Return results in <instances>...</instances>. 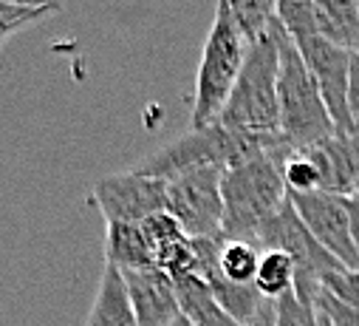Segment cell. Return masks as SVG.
<instances>
[{
	"label": "cell",
	"mask_w": 359,
	"mask_h": 326,
	"mask_svg": "<svg viewBox=\"0 0 359 326\" xmlns=\"http://www.w3.org/2000/svg\"><path fill=\"white\" fill-rule=\"evenodd\" d=\"M122 278H125L128 298H130L139 326H170L172 320L182 318L178 298H175V284L164 270L158 267L125 270Z\"/></svg>",
	"instance_id": "8fae6325"
},
{
	"label": "cell",
	"mask_w": 359,
	"mask_h": 326,
	"mask_svg": "<svg viewBox=\"0 0 359 326\" xmlns=\"http://www.w3.org/2000/svg\"><path fill=\"white\" fill-rule=\"evenodd\" d=\"M314 309H317V315L328 326H359V309L356 306H348L345 301H339L337 295H331L325 287L317 292Z\"/></svg>",
	"instance_id": "cb8c5ba5"
},
{
	"label": "cell",
	"mask_w": 359,
	"mask_h": 326,
	"mask_svg": "<svg viewBox=\"0 0 359 326\" xmlns=\"http://www.w3.org/2000/svg\"><path fill=\"white\" fill-rule=\"evenodd\" d=\"M278 71H280L278 40L272 34V26H269L263 37L249 43L238 83L215 122L224 125L226 131L266 142L283 139L280 108H278Z\"/></svg>",
	"instance_id": "7a4b0ae2"
},
{
	"label": "cell",
	"mask_w": 359,
	"mask_h": 326,
	"mask_svg": "<svg viewBox=\"0 0 359 326\" xmlns=\"http://www.w3.org/2000/svg\"><path fill=\"white\" fill-rule=\"evenodd\" d=\"M348 210H351V230H353V241L359 247V196L348 199Z\"/></svg>",
	"instance_id": "f546056e"
},
{
	"label": "cell",
	"mask_w": 359,
	"mask_h": 326,
	"mask_svg": "<svg viewBox=\"0 0 359 326\" xmlns=\"http://www.w3.org/2000/svg\"><path fill=\"white\" fill-rule=\"evenodd\" d=\"M255 247L257 250H283L292 256V261H294V295L306 306H314V298L323 289L325 275L345 270L309 233V227L300 221L289 196L272 219L263 221V227L255 235Z\"/></svg>",
	"instance_id": "8992f818"
},
{
	"label": "cell",
	"mask_w": 359,
	"mask_h": 326,
	"mask_svg": "<svg viewBox=\"0 0 359 326\" xmlns=\"http://www.w3.org/2000/svg\"><path fill=\"white\" fill-rule=\"evenodd\" d=\"M353 196H359V179H356V190H353Z\"/></svg>",
	"instance_id": "1f68e13d"
},
{
	"label": "cell",
	"mask_w": 359,
	"mask_h": 326,
	"mask_svg": "<svg viewBox=\"0 0 359 326\" xmlns=\"http://www.w3.org/2000/svg\"><path fill=\"white\" fill-rule=\"evenodd\" d=\"M303 153L317 165L323 179V193L351 199L359 179V131L353 133H334Z\"/></svg>",
	"instance_id": "7c38bea8"
},
{
	"label": "cell",
	"mask_w": 359,
	"mask_h": 326,
	"mask_svg": "<svg viewBox=\"0 0 359 326\" xmlns=\"http://www.w3.org/2000/svg\"><path fill=\"white\" fill-rule=\"evenodd\" d=\"M15 6H32V9H60L62 0H6Z\"/></svg>",
	"instance_id": "f1b7e54d"
},
{
	"label": "cell",
	"mask_w": 359,
	"mask_h": 326,
	"mask_svg": "<svg viewBox=\"0 0 359 326\" xmlns=\"http://www.w3.org/2000/svg\"><path fill=\"white\" fill-rule=\"evenodd\" d=\"M286 139H255V136H243L235 131H226L224 125L212 122L207 128H190L184 136L172 139L170 145L158 148L156 153H150L144 162L133 168L142 176H153V179H175L190 171H201V168H221L229 171L241 162L272 150L275 145H280Z\"/></svg>",
	"instance_id": "3957f363"
},
{
	"label": "cell",
	"mask_w": 359,
	"mask_h": 326,
	"mask_svg": "<svg viewBox=\"0 0 359 326\" xmlns=\"http://www.w3.org/2000/svg\"><path fill=\"white\" fill-rule=\"evenodd\" d=\"M348 108L353 122L359 125V51L351 54V79H348Z\"/></svg>",
	"instance_id": "4316f807"
},
{
	"label": "cell",
	"mask_w": 359,
	"mask_h": 326,
	"mask_svg": "<svg viewBox=\"0 0 359 326\" xmlns=\"http://www.w3.org/2000/svg\"><path fill=\"white\" fill-rule=\"evenodd\" d=\"M204 281H207L210 289L215 292L221 309H224L238 326L249 323V320L263 309V304H266V298L257 292L255 284H229V281L221 275V270H215V273L207 275Z\"/></svg>",
	"instance_id": "e0dca14e"
},
{
	"label": "cell",
	"mask_w": 359,
	"mask_h": 326,
	"mask_svg": "<svg viewBox=\"0 0 359 326\" xmlns=\"http://www.w3.org/2000/svg\"><path fill=\"white\" fill-rule=\"evenodd\" d=\"M175 284V298H178V309L182 315L193 323V326H238L218 304L215 292L210 289V284L198 275H182L172 278Z\"/></svg>",
	"instance_id": "9a60e30c"
},
{
	"label": "cell",
	"mask_w": 359,
	"mask_h": 326,
	"mask_svg": "<svg viewBox=\"0 0 359 326\" xmlns=\"http://www.w3.org/2000/svg\"><path fill=\"white\" fill-rule=\"evenodd\" d=\"M226 9L232 12L235 23L246 34V40H257L269 32V26L275 23V9L278 0H224Z\"/></svg>",
	"instance_id": "ffe728a7"
},
{
	"label": "cell",
	"mask_w": 359,
	"mask_h": 326,
	"mask_svg": "<svg viewBox=\"0 0 359 326\" xmlns=\"http://www.w3.org/2000/svg\"><path fill=\"white\" fill-rule=\"evenodd\" d=\"M300 221L309 227V233L323 244V247L345 267V270H359V247L353 241L351 230V210L345 196L334 193H303V196H289Z\"/></svg>",
	"instance_id": "30bf717a"
},
{
	"label": "cell",
	"mask_w": 359,
	"mask_h": 326,
	"mask_svg": "<svg viewBox=\"0 0 359 326\" xmlns=\"http://www.w3.org/2000/svg\"><path fill=\"white\" fill-rule=\"evenodd\" d=\"M105 264H114L122 273L156 267V253L139 224L105 221Z\"/></svg>",
	"instance_id": "5bb4252c"
},
{
	"label": "cell",
	"mask_w": 359,
	"mask_h": 326,
	"mask_svg": "<svg viewBox=\"0 0 359 326\" xmlns=\"http://www.w3.org/2000/svg\"><path fill=\"white\" fill-rule=\"evenodd\" d=\"M170 326H193V323H190V320H187V318H184V315H182V318H178V320H172V323H170Z\"/></svg>",
	"instance_id": "4dcf8cb0"
},
{
	"label": "cell",
	"mask_w": 359,
	"mask_h": 326,
	"mask_svg": "<svg viewBox=\"0 0 359 326\" xmlns=\"http://www.w3.org/2000/svg\"><path fill=\"white\" fill-rule=\"evenodd\" d=\"M224 171L201 168L167 182V213L187 238H212L224 230Z\"/></svg>",
	"instance_id": "52a82bcc"
},
{
	"label": "cell",
	"mask_w": 359,
	"mask_h": 326,
	"mask_svg": "<svg viewBox=\"0 0 359 326\" xmlns=\"http://www.w3.org/2000/svg\"><path fill=\"white\" fill-rule=\"evenodd\" d=\"M255 287L266 301H280L294 292V261L283 250H260Z\"/></svg>",
	"instance_id": "ac0fdd59"
},
{
	"label": "cell",
	"mask_w": 359,
	"mask_h": 326,
	"mask_svg": "<svg viewBox=\"0 0 359 326\" xmlns=\"http://www.w3.org/2000/svg\"><path fill=\"white\" fill-rule=\"evenodd\" d=\"M283 182H286V193L289 196H303V193H320L323 190L320 171L303 150H292L289 153L286 165H283Z\"/></svg>",
	"instance_id": "7402d4cb"
},
{
	"label": "cell",
	"mask_w": 359,
	"mask_h": 326,
	"mask_svg": "<svg viewBox=\"0 0 359 326\" xmlns=\"http://www.w3.org/2000/svg\"><path fill=\"white\" fill-rule=\"evenodd\" d=\"M246 48H249L246 34L235 23L224 0H218L210 34L204 40L201 63L196 71V97H193V111H190V128H207L218 119V114L224 111L238 83V74L246 60Z\"/></svg>",
	"instance_id": "5b68a950"
},
{
	"label": "cell",
	"mask_w": 359,
	"mask_h": 326,
	"mask_svg": "<svg viewBox=\"0 0 359 326\" xmlns=\"http://www.w3.org/2000/svg\"><path fill=\"white\" fill-rule=\"evenodd\" d=\"M260 264V250L249 241L224 238L218 253V270L229 284H255Z\"/></svg>",
	"instance_id": "d6986e66"
},
{
	"label": "cell",
	"mask_w": 359,
	"mask_h": 326,
	"mask_svg": "<svg viewBox=\"0 0 359 326\" xmlns=\"http://www.w3.org/2000/svg\"><path fill=\"white\" fill-rule=\"evenodd\" d=\"M272 34L278 40L280 71H278V108H280V133L292 145V150L311 148L337 133L331 114L323 103V94L314 83L311 71L303 63L294 40L275 20Z\"/></svg>",
	"instance_id": "277c9868"
},
{
	"label": "cell",
	"mask_w": 359,
	"mask_h": 326,
	"mask_svg": "<svg viewBox=\"0 0 359 326\" xmlns=\"http://www.w3.org/2000/svg\"><path fill=\"white\" fill-rule=\"evenodd\" d=\"M91 204L105 216V221L142 224L144 219L167 210V182L136 171L114 174L94 185Z\"/></svg>",
	"instance_id": "ba28073f"
},
{
	"label": "cell",
	"mask_w": 359,
	"mask_h": 326,
	"mask_svg": "<svg viewBox=\"0 0 359 326\" xmlns=\"http://www.w3.org/2000/svg\"><path fill=\"white\" fill-rule=\"evenodd\" d=\"M243 326H275V301H266L263 309Z\"/></svg>",
	"instance_id": "83f0119b"
},
{
	"label": "cell",
	"mask_w": 359,
	"mask_h": 326,
	"mask_svg": "<svg viewBox=\"0 0 359 326\" xmlns=\"http://www.w3.org/2000/svg\"><path fill=\"white\" fill-rule=\"evenodd\" d=\"M317 37L359 51V0H317Z\"/></svg>",
	"instance_id": "2e32d148"
},
{
	"label": "cell",
	"mask_w": 359,
	"mask_h": 326,
	"mask_svg": "<svg viewBox=\"0 0 359 326\" xmlns=\"http://www.w3.org/2000/svg\"><path fill=\"white\" fill-rule=\"evenodd\" d=\"M60 9H32V6H15V4H6V0H0V43L4 37H9L12 32H20L48 15H54Z\"/></svg>",
	"instance_id": "603a6c76"
},
{
	"label": "cell",
	"mask_w": 359,
	"mask_h": 326,
	"mask_svg": "<svg viewBox=\"0 0 359 326\" xmlns=\"http://www.w3.org/2000/svg\"><path fill=\"white\" fill-rule=\"evenodd\" d=\"M292 153L289 142L275 145L272 150L257 153L241 165L224 171L221 196H224V238H238L255 244L257 230L266 219H272L286 202L283 165Z\"/></svg>",
	"instance_id": "6da1fadb"
},
{
	"label": "cell",
	"mask_w": 359,
	"mask_h": 326,
	"mask_svg": "<svg viewBox=\"0 0 359 326\" xmlns=\"http://www.w3.org/2000/svg\"><path fill=\"white\" fill-rule=\"evenodd\" d=\"M323 287L337 295L339 301H345L348 306L359 309V270H337L331 275H325Z\"/></svg>",
	"instance_id": "484cf974"
},
{
	"label": "cell",
	"mask_w": 359,
	"mask_h": 326,
	"mask_svg": "<svg viewBox=\"0 0 359 326\" xmlns=\"http://www.w3.org/2000/svg\"><path fill=\"white\" fill-rule=\"evenodd\" d=\"M314 12H317V0H278L275 20L297 43V40H306V37H317Z\"/></svg>",
	"instance_id": "44dd1931"
},
{
	"label": "cell",
	"mask_w": 359,
	"mask_h": 326,
	"mask_svg": "<svg viewBox=\"0 0 359 326\" xmlns=\"http://www.w3.org/2000/svg\"><path fill=\"white\" fill-rule=\"evenodd\" d=\"M82 326H139L130 298H128L125 278L114 264H105L97 298H94L91 312H88Z\"/></svg>",
	"instance_id": "4fadbf2b"
},
{
	"label": "cell",
	"mask_w": 359,
	"mask_h": 326,
	"mask_svg": "<svg viewBox=\"0 0 359 326\" xmlns=\"http://www.w3.org/2000/svg\"><path fill=\"white\" fill-rule=\"evenodd\" d=\"M139 227H142L147 244L153 247V253L161 250L164 244H170V241H175V238H182V235H184L182 227L175 224V219H172L167 210H164V213H156V216H150V219H144Z\"/></svg>",
	"instance_id": "d4e9b609"
},
{
	"label": "cell",
	"mask_w": 359,
	"mask_h": 326,
	"mask_svg": "<svg viewBox=\"0 0 359 326\" xmlns=\"http://www.w3.org/2000/svg\"><path fill=\"white\" fill-rule=\"evenodd\" d=\"M294 46L303 54V63L314 77L337 133L359 131V125L353 122L351 108H348V79H351V54L353 51L339 48V46L328 43L325 37H306V40H297Z\"/></svg>",
	"instance_id": "9c48e42d"
}]
</instances>
